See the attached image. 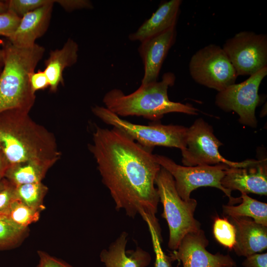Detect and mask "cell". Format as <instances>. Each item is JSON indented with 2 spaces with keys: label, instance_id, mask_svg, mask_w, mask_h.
<instances>
[{
  "label": "cell",
  "instance_id": "4fadbf2b",
  "mask_svg": "<svg viewBox=\"0 0 267 267\" xmlns=\"http://www.w3.org/2000/svg\"><path fill=\"white\" fill-rule=\"evenodd\" d=\"M223 187L230 191L267 195V159L257 160L254 164L244 167H228L221 180Z\"/></svg>",
  "mask_w": 267,
  "mask_h": 267
},
{
  "label": "cell",
  "instance_id": "f546056e",
  "mask_svg": "<svg viewBox=\"0 0 267 267\" xmlns=\"http://www.w3.org/2000/svg\"><path fill=\"white\" fill-rule=\"evenodd\" d=\"M15 186L6 179L4 186L0 190V213L6 210L15 198Z\"/></svg>",
  "mask_w": 267,
  "mask_h": 267
},
{
  "label": "cell",
  "instance_id": "30bf717a",
  "mask_svg": "<svg viewBox=\"0 0 267 267\" xmlns=\"http://www.w3.org/2000/svg\"><path fill=\"white\" fill-rule=\"evenodd\" d=\"M222 48L238 76H250L267 67L266 34L242 31L228 39Z\"/></svg>",
  "mask_w": 267,
  "mask_h": 267
},
{
  "label": "cell",
  "instance_id": "74e56055",
  "mask_svg": "<svg viewBox=\"0 0 267 267\" xmlns=\"http://www.w3.org/2000/svg\"><path fill=\"white\" fill-rule=\"evenodd\" d=\"M222 267H236V266H224Z\"/></svg>",
  "mask_w": 267,
  "mask_h": 267
},
{
  "label": "cell",
  "instance_id": "1f68e13d",
  "mask_svg": "<svg viewBox=\"0 0 267 267\" xmlns=\"http://www.w3.org/2000/svg\"><path fill=\"white\" fill-rule=\"evenodd\" d=\"M57 3L67 12L93 8L92 2L88 0H57Z\"/></svg>",
  "mask_w": 267,
  "mask_h": 267
},
{
  "label": "cell",
  "instance_id": "f1b7e54d",
  "mask_svg": "<svg viewBox=\"0 0 267 267\" xmlns=\"http://www.w3.org/2000/svg\"><path fill=\"white\" fill-rule=\"evenodd\" d=\"M29 83L32 91H36L49 87V82L44 71L38 70L32 72L29 77Z\"/></svg>",
  "mask_w": 267,
  "mask_h": 267
},
{
  "label": "cell",
  "instance_id": "484cf974",
  "mask_svg": "<svg viewBox=\"0 0 267 267\" xmlns=\"http://www.w3.org/2000/svg\"><path fill=\"white\" fill-rule=\"evenodd\" d=\"M8 11L21 18L25 14L57 0H8Z\"/></svg>",
  "mask_w": 267,
  "mask_h": 267
},
{
  "label": "cell",
  "instance_id": "9c48e42d",
  "mask_svg": "<svg viewBox=\"0 0 267 267\" xmlns=\"http://www.w3.org/2000/svg\"><path fill=\"white\" fill-rule=\"evenodd\" d=\"M189 71L197 83L218 92L235 84L238 77L222 48L214 44L206 45L193 54Z\"/></svg>",
  "mask_w": 267,
  "mask_h": 267
},
{
  "label": "cell",
  "instance_id": "44dd1931",
  "mask_svg": "<svg viewBox=\"0 0 267 267\" xmlns=\"http://www.w3.org/2000/svg\"><path fill=\"white\" fill-rule=\"evenodd\" d=\"M241 203L237 206L223 205L222 213L227 217H246L263 225L267 226V204L241 193Z\"/></svg>",
  "mask_w": 267,
  "mask_h": 267
},
{
  "label": "cell",
  "instance_id": "6da1fadb",
  "mask_svg": "<svg viewBox=\"0 0 267 267\" xmlns=\"http://www.w3.org/2000/svg\"><path fill=\"white\" fill-rule=\"evenodd\" d=\"M88 148L116 209L124 210L132 218L139 215L162 239L155 215L159 197L155 186L161 167L152 153L153 149L141 146L118 129L97 126Z\"/></svg>",
  "mask_w": 267,
  "mask_h": 267
},
{
  "label": "cell",
  "instance_id": "52a82bcc",
  "mask_svg": "<svg viewBox=\"0 0 267 267\" xmlns=\"http://www.w3.org/2000/svg\"><path fill=\"white\" fill-rule=\"evenodd\" d=\"M156 162L173 177L176 190L180 197L188 201L192 191L202 186L216 187L222 191L229 198L230 205L241 202V198H234L231 191L225 189L221 180L225 170L229 166L221 164L214 166H185L176 163L171 159L163 155L154 154ZM229 205V204H228Z\"/></svg>",
  "mask_w": 267,
  "mask_h": 267
},
{
  "label": "cell",
  "instance_id": "836d02e7",
  "mask_svg": "<svg viewBox=\"0 0 267 267\" xmlns=\"http://www.w3.org/2000/svg\"><path fill=\"white\" fill-rule=\"evenodd\" d=\"M11 163L3 152H0V180L5 178L6 173Z\"/></svg>",
  "mask_w": 267,
  "mask_h": 267
},
{
  "label": "cell",
  "instance_id": "8fae6325",
  "mask_svg": "<svg viewBox=\"0 0 267 267\" xmlns=\"http://www.w3.org/2000/svg\"><path fill=\"white\" fill-rule=\"evenodd\" d=\"M267 75V67H265L243 82L234 84L218 92L216 96V105L224 111L236 112L241 124L256 128L255 110L260 101L259 89Z\"/></svg>",
  "mask_w": 267,
  "mask_h": 267
},
{
  "label": "cell",
  "instance_id": "ffe728a7",
  "mask_svg": "<svg viewBox=\"0 0 267 267\" xmlns=\"http://www.w3.org/2000/svg\"><path fill=\"white\" fill-rule=\"evenodd\" d=\"M58 160L32 159L11 164L6 173L5 178L15 186L42 182L48 170Z\"/></svg>",
  "mask_w": 267,
  "mask_h": 267
},
{
  "label": "cell",
  "instance_id": "7a4b0ae2",
  "mask_svg": "<svg viewBox=\"0 0 267 267\" xmlns=\"http://www.w3.org/2000/svg\"><path fill=\"white\" fill-rule=\"evenodd\" d=\"M0 146L11 164L59 159L61 154L53 133L18 109L0 113Z\"/></svg>",
  "mask_w": 267,
  "mask_h": 267
},
{
  "label": "cell",
  "instance_id": "f35d334b",
  "mask_svg": "<svg viewBox=\"0 0 267 267\" xmlns=\"http://www.w3.org/2000/svg\"><path fill=\"white\" fill-rule=\"evenodd\" d=\"M2 152V151L1 148V147L0 146V152Z\"/></svg>",
  "mask_w": 267,
  "mask_h": 267
},
{
  "label": "cell",
  "instance_id": "7402d4cb",
  "mask_svg": "<svg viewBox=\"0 0 267 267\" xmlns=\"http://www.w3.org/2000/svg\"><path fill=\"white\" fill-rule=\"evenodd\" d=\"M41 212L15 199L0 214L17 227L26 230L29 225L39 220Z\"/></svg>",
  "mask_w": 267,
  "mask_h": 267
},
{
  "label": "cell",
  "instance_id": "7c38bea8",
  "mask_svg": "<svg viewBox=\"0 0 267 267\" xmlns=\"http://www.w3.org/2000/svg\"><path fill=\"white\" fill-rule=\"evenodd\" d=\"M209 244L204 231L200 229L189 232L181 240L177 249L171 254L173 260L180 261L183 267H222L236 266L229 254H212L206 250Z\"/></svg>",
  "mask_w": 267,
  "mask_h": 267
},
{
  "label": "cell",
  "instance_id": "8992f818",
  "mask_svg": "<svg viewBox=\"0 0 267 267\" xmlns=\"http://www.w3.org/2000/svg\"><path fill=\"white\" fill-rule=\"evenodd\" d=\"M93 114L102 122L125 133L141 146L153 149L156 146L184 149L187 128L180 125L152 124L143 125L124 120L103 106L91 107Z\"/></svg>",
  "mask_w": 267,
  "mask_h": 267
},
{
  "label": "cell",
  "instance_id": "e0dca14e",
  "mask_svg": "<svg viewBox=\"0 0 267 267\" xmlns=\"http://www.w3.org/2000/svg\"><path fill=\"white\" fill-rule=\"evenodd\" d=\"M181 3V0H170L161 3L149 18L135 32L129 34V40L141 43L176 26Z\"/></svg>",
  "mask_w": 267,
  "mask_h": 267
},
{
  "label": "cell",
  "instance_id": "e575fe53",
  "mask_svg": "<svg viewBox=\"0 0 267 267\" xmlns=\"http://www.w3.org/2000/svg\"><path fill=\"white\" fill-rule=\"evenodd\" d=\"M8 11V6L6 0H0V14Z\"/></svg>",
  "mask_w": 267,
  "mask_h": 267
},
{
  "label": "cell",
  "instance_id": "4316f807",
  "mask_svg": "<svg viewBox=\"0 0 267 267\" xmlns=\"http://www.w3.org/2000/svg\"><path fill=\"white\" fill-rule=\"evenodd\" d=\"M148 228L155 255V267H172L173 259L163 252L161 246L162 241L156 232L151 227H148Z\"/></svg>",
  "mask_w": 267,
  "mask_h": 267
},
{
  "label": "cell",
  "instance_id": "5bb4252c",
  "mask_svg": "<svg viewBox=\"0 0 267 267\" xmlns=\"http://www.w3.org/2000/svg\"><path fill=\"white\" fill-rule=\"evenodd\" d=\"M176 37V26H174L141 42L138 51L144 71L141 84L157 81L163 63L175 42Z\"/></svg>",
  "mask_w": 267,
  "mask_h": 267
},
{
  "label": "cell",
  "instance_id": "5b68a950",
  "mask_svg": "<svg viewBox=\"0 0 267 267\" xmlns=\"http://www.w3.org/2000/svg\"><path fill=\"white\" fill-rule=\"evenodd\" d=\"M159 201L163 206L161 216L168 223L169 249L176 250L184 236L201 229V223L194 218L197 201L182 200L179 196L172 176L161 167L155 179Z\"/></svg>",
  "mask_w": 267,
  "mask_h": 267
},
{
  "label": "cell",
  "instance_id": "ac0fdd59",
  "mask_svg": "<svg viewBox=\"0 0 267 267\" xmlns=\"http://www.w3.org/2000/svg\"><path fill=\"white\" fill-rule=\"evenodd\" d=\"M128 233L122 232L107 249L100 254L104 267H146L151 260L149 253L137 247L135 250L126 251Z\"/></svg>",
  "mask_w": 267,
  "mask_h": 267
},
{
  "label": "cell",
  "instance_id": "d590c367",
  "mask_svg": "<svg viewBox=\"0 0 267 267\" xmlns=\"http://www.w3.org/2000/svg\"><path fill=\"white\" fill-rule=\"evenodd\" d=\"M4 63V52L3 48H0V74L1 72Z\"/></svg>",
  "mask_w": 267,
  "mask_h": 267
},
{
  "label": "cell",
  "instance_id": "603a6c76",
  "mask_svg": "<svg viewBox=\"0 0 267 267\" xmlns=\"http://www.w3.org/2000/svg\"><path fill=\"white\" fill-rule=\"evenodd\" d=\"M48 191L47 187L42 182L15 186V198L27 206L40 211L44 210L43 200Z\"/></svg>",
  "mask_w": 267,
  "mask_h": 267
},
{
  "label": "cell",
  "instance_id": "d4e9b609",
  "mask_svg": "<svg viewBox=\"0 0 267 267\" xmlns=\"http://www.w3.org/2000/svg\"><path fill=\"white\" fill-rule=\"evenodd\" d=\"M25 231L0 214V250L13 247L21 240Z\"/></svg>",
  "mask_w": 267,
  "mask_h": 267
},
{
  "label": "cell",
  "instance_id": "2e32d148",
  "mask_svg": "<svg viewBox=\"0 0 267 267\" xmlns=\"http://www.w3.org/2000/svg\"><path fill=\"white\" fill-rule=\"evenodd\" d=\"M235 229L236 241L233 250L245 258L267 248V226L246 217H229Z\"/></svg>",
  "mask_w": 267,
  "mask_h": 267
},
{
  "label": "cell",
  "instance_id": "277c9868",
  "mask_svg": "<svg viewBox=\"0 0 267 267\" xmlns=\"http://www.w3.org/2000/svg\"><path fill=\"white\" fill-rule=\"evenodd\" d=\"M1 43L4 63L0 74V113L10 109L29 113L36 99L29 77L43 57L45 49L37 44L29 48L17 47L7 39Z\"/></svg>",
  "mask_w": 267,
  "mask_h": 267
},
{
  "label": "cell",
  "instance_id": "ba28073f",
  "mask_svg": "<svg viewBox=\"0 0 267 267\" xmlns=\"http://www.w3.org/2000/svg\"><path fill=\"white\" fill-rule=\"evenodd\" d=\"M222 143L216 137L211 126L199 118L187 128L186 146L181 150V162L185 166L226 165L229 167H244L256 163L248 159L233 162L224 158L219 148Z\"/></svg>",
  "mask_w": 267,
  "mask_h": 267
},
{
  "label": "cell",
  "instance_id": "3957f363",
  "mask_svg": "<svg viewBox=\"0 0 267 267\" xmlns=\"http://www.w3.org/2000/svg\"><path fill=\"white\" fill-rule=\"evenodd\" d=\"M175 80L174 73H165L161 81L141 84L129 94L118 89H111L105 94L102 101L105 107L119 117L141 116L157 121L169 113L197 115L198 109L191 105L169 100L168 89L174 85Z\"/></svg>",
  "mask_w": 267,
  "mask_h": 267
},
{
  "label": "cell",
  "instance_id": "d6986e66",
  "mask_svg": "<svg viewBox=\"0 0 267 267\" xmlns=\"http://www.w3.org/2000/svg\"><path fill=\"white\" fill-rule=\"evenodd\" d=\"M78 51V44L71 38L67 40L61 48L50 50L44 61V71L48 79L51 92H56L59 85H63V71L77 62Z\"/></svg>",
  "mask_w": 267,
  "mask_h": 267
},
{
  "label": "cell",
  "instance_id": "8d00e7d4",
  "mask_svg": "<svg viewBox=\"0 0 267 267\" xmlns=\"http://www.w3.org/2000/svg\"><path fill=\"white\" fill-rule=\"evenodd\" d=\"M6 182V179L5 178L0 180V190L4 186Z\"/></svg>",
  "mask_w": 267,
  "mask_h": 267
},
{
  "label": "cell",
  "instance_id": "9a60e30c",
  "mask_svg": "<svg viewBox=\"0 0 267 267\" xmlns=\"http://www.w3.org/2000/svg\"><path fill=\"white\" fill-rule=\"evenodd\" d=\"M54 3H48L25 14L15 31L6 39L17 47H32L36 44V40L46 32Z\"/></svg>",
  "mask_w": 267,
  "mask_h": 267
},
{
  "label": "cell",
  "instance_id": "cb8c5ba5",
  "mask_svg": "<svg viewBox=\"0 0 267 267\" xmlns=\"http://www.w3.org/2000/svg\"><path fill=\"white\" fill-rule=\"evenodd\" d=\"M213 231L215 238L220 244L229 250L233 249L236 241L235 229L227 218H215Z\"/></svg>",
  "mask_w": 267,
  "mask_h": 267
},
{
  "label": "cell",
  "instance_id": "4dcf8cb0",
  "mask_svg": "<svg viewBox=\"0 0 267 267\" xmlns=\"http://www.w3.org/2000/svg\"><path fill=\"white\" fill-rule=\"evenodd\" d=\"M38 254L40 260L37 267H73L43 251H39Z\"/></svg>",
  "mask_w": 267,
  "mask_h": 267
},
{
  "label": "cell",
  "instance_id": "d6a6232c",
  "mask_svg": "<svg viewBox=\"0 0 267 267\" xmlns=\"http://www.w3.org/2000/svg\"><path fill=\"white\" fill-rule=\"evenodd\" d=\"M244 267H267V253H257L245 258Z\"/></svg>",
  "mask_w": 267,
  "mask_h": 267
},
{
  "label": "cell",
  "instance_id": "83f0119b",
  "mask_svg": "<svg viewBox=\"0 0 267 267\" xmlns=\"http://www.w3.org/2000/svg\"><path fill=\"white\" fill-rule=\"evenodd\" d=\"M21 17L8 11L0 14V36L8 38L16 30Z\"/></svg>",
  "mask_w": 267,
  "mask_h": 267
}]
</instances>
